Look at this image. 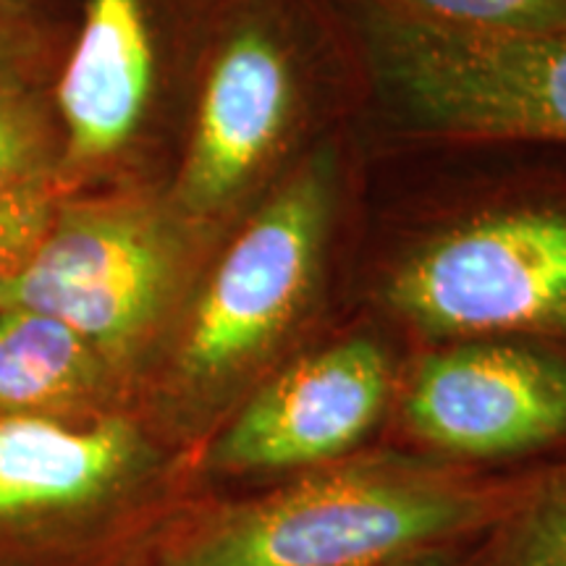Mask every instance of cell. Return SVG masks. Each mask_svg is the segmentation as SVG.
I'll return each instance as SVG.
<instances>
[{
  "label": "cell",
  "instance_id": "15",
  "mask_svg": "<svg viewBox=\"0 0 566 566\" xmlns=\"http://www.w3.org/2000/svg\"><path fill=\"white\" fill-rule=\"evenodd\" d=\"M9 45H11V27H9V19L3 17V11H0V63L6 61Z\"/></svg>",
  "mask_w": 566,
  "mask_h": 566
},
{
  "label": "cell",
  "instance_id": "12",
  "mask_svg": "<svg viewBox=\"0 0 566 566\" xmlns=\"http://www.w3.org/2000/svg\"><path fill=\"white\" fill-rule=\"evenodd\" d=\"M399 17L459 30H566V0H359Z\"/></svg>",
  "mask_w": 566,
  "mask_h": 566
},
{
  "label": "cell",
  "instance_id": "17",
  "mask_svg": "<svg viewBox=\"0 0 566 566\" xmlns=\"http://www.w3.org/2000/svg\"><path fill=\"white\" fill-rule=\"evenodd\" d=\"M226 3H229V0H226Z\"/></svg>",
  "mask_w": 566,
  "mask_h": 566
},
{
  "label": "cell",
  "instance_id": "16",
  "mask_svg": "<svg viewBox=\"0 0 566 566\" xmlns=\"http://www.w3.org/2000/svg\"><path fill=\"white\" fill-rule=\"evenodd\" d=\"M0 3H3V0H0Z\"/></svg>",
  "mask_w": 566,
  "mask_h": 566
},
{
  "label": "cell",
  "instance_id": "5",
  "mask_svg": "<svg viewBox=\"0 0 566 566\" xmlns=\"http://www.w3.org/2000/svg\"><path fill=\"white\" fill-rule=\"evenodd\" d=\"M328 212V168L315 160L244 226L176 342L171 399L187 409L216 405L271 349L313 286Z\"/></svg>",
  "mask_w": 566,
  "mask_h": 566
},
{
  "label": "cell",
  "instance_id": "6",
  "mask_svg": "<svg viewBox=\"0 0 566 566\" xmlns=\"http://www.w3.org/2000/svg\"><path fill=\"white\" fill-rule=\"evenodd\" d=\"M174 273V247L145 210L74 205L53 212L6 307L69 325L126 378L158 331Z\"/></svg>",
  "mask_w": 566,
  "mask_h": 566
},
{
  "label": "cell",
  "instance_id": "7",
  "mask_svg": "<svg viewBox=\"0 0 566 566\" xmlns=\"http://www.w3.org/2000/svg\"><path fill=\"white\" fill-rule=\"evenodd\" d=\"M315 0H229L179 179V200L210 212L271 158L294 103V40Z\"/></svg>",
  "mask_w": 566,
  "mask_h": 566
},
{
  "label": "cell",
  "instance_id": "3",
  "mask_svg": "<svg viewBox=\"0 0 566 566\" xmlns=\"http://www.w3.org/2000/svg\"><path fill=\"white\" fill-rule=\"evenodd\" d=\"M375 74L428 129L566 147V30L428 24L352 0Z\"/></svg>",
  "mask_w": 566,
  "mask_h": 566
},
{
  "label": "cell",
  "instance_id": "13",
  "mask_svg": "<svg viewBox=\"0 0 566 566\" xmlns=\"http://www.w3.org/2000/svg\"><path fill=\"white\" fill-rule=\"evenodd\" d=\"M53 218L51 195L42 176L19 189L9 202L0 205V313L9 302V292L32 258L34 247L45 237Z\"/></svg>",
  "mask_w": 566,
  "mask_h": 566
},
{
  "label": "cell",
  "instance_id": "4",
  "mask_svg": "<svg viewBox=\"0 0 566 566\" xmlns=\"http://www.w3.org/2000/svg\"><path fill=\"white\" fill-rule=\"evenodd\" d=\"M388 300L422 331L566 344V166L516 205L443 233L396 271Z\"/></svg>",
  "mask_w": 566,
  "mask_h": 566
},
{
  "label": "cell",
  "instance_id": "10",
  "mask_svg": "<svg viewBox=\"0 0 566 566\" xmlns=\"http://www.w3.org/2000/svg\"><path fill=\"white\" fill-rule=\"evenodd\" d=\"M124 378L69 325L32 310L0 313V420L124 412Z\"/></svg>",
  "mask_w": 566,
  "mask_h": 566
},
{
  "label": "cell",
  "instance_id": "2",
  "mask_svg": "<svg viewBox=\"0 0 566 566\" xmlns=\"http://www.w3.org/2000/svg\"><path fill=\"white\" fill-rule=\"evenodd\" d=\"M470 493L349 472L242 506L189 509L158 566H375L478 520Z\"/></svg>",
  "mask_w": 566,
  "mask_h": 566
},
{
  "label": "cell",
  "instance_id": "11",
  "mask_svg": "<svg viewBox=\"0 0 566 566\" xmlns=\"http://www.w3.org/2000/svg\"><path fill=\"white\" fill-rule=\"evenodd\" d=\"M493 566H566V459L522 495Z\"/></svg>",
  "mask_w": 566,
  "mask_h": 566
},
{
  "label": "cell",
  "instance_id": "8",
  "mask_svg": "<svg viewBox=\"0 0 566 566\" xmlns=\"http://www.w3.org/2000/svg\"><path fill=\"white\" fill-rule=\"evenodd\" d=\"M386 396V354L365 338L336 344L260 388L212 443L208 464L263 472L323 462L373 428Z\"/></svg>",
  "mask_w": 566,
  "mask_h": 566
},
{
  "label": "cell",
  "instance_id": "9",
  "mask_svg": "<svg viewBox=\"0 0 566 566\" xmlns=\"http://www.w3.org/2000/svg\"><path fill=\"white\" fill-rule=\"evenodd\" d=\"M155 74L153 0H84L59 105L69 160L108 158L137 129Z\"/></svg>",
  "mask_w": 566,
  "mask_h": 566
},
{
  "label": "cell",
  "instance_id": "1",
  "mask_svg": "<svg viewBox=\"0 0 566 566\" xmlns=\"http://www.w3.org/2000/svg\"><path fill=\"white\" fill-rule=\"evenodd\" d=\"M189 506L137 420H0V566H158Z\"/></svg>",
  "mask_w": 566,
  "mask_h": 566
},
{
  "label": "cell",
  "instance_id": "14",
  "mask_svg": "<svg viewBox=\"0 0 566 566\" xmlns=\"http://www.w3.org/2000/svg\"><path fill=\"white\" fill-rule=\"evenodd\" d=\"M40 124L21 95L0 92V205L42 176Z\"/></svg>",
  "mask_w": 566,
  "mask_h": 566
}]
</instances>
